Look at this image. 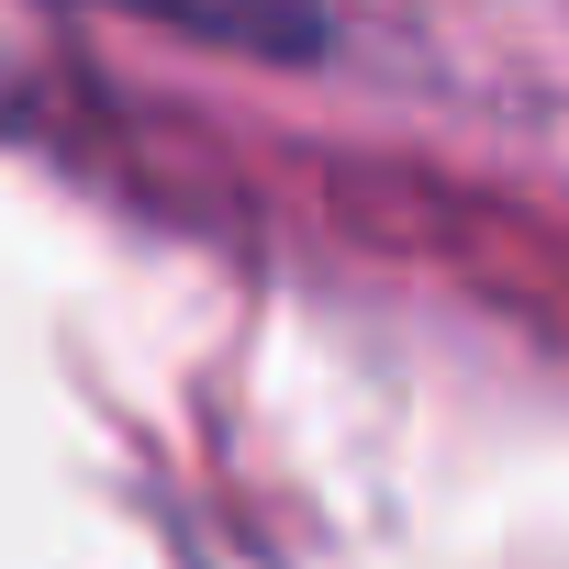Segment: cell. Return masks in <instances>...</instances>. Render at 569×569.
<instances>
[{
    "label": "cell",
    "mask_w": 569,
    "mask_h": 569,
    "mask_svg": "<svg viewBox=\"0 0 569 569\" xmlns=\"http://www.w3.org/2000/svg\"><path fill=\"white\" fill-rule=\"evenodd\" d=\"M90 12L223 46V57H313L325 46V0H90Z\"/></svg>",
    "instance_id": "1"
}]
</instances>
